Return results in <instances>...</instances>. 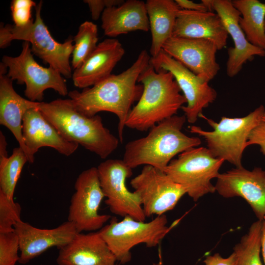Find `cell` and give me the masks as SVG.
Masks as SVG:
<instances>
[{
	"label": "cell",
	"instance_id": "33",
	"mask_svg": "<svg viewBox=\"0 0 265 265\" xmlns=\"http://www.w3.org/2000/svg\"><path fill=\"white\" fill-rule=\"evenodd\" d=\"M257 145L261 152L265 155V123L263 121L250 133L247 142V147Z\"/></svg>",
	"mask_w": 265,
	"mask_h": 265
},
{
	"label": "cell",
	"instance_id": "8",
	"mask_svg": "<svg viewBox=\"0 0 265 265\" xmlns=\"http://www.w3.org/2000/svg\"><path fill=\"white\" fill-rule=\"evenodd\" d=\"M224 161L213 157L207 148L197 147L179 154L163 171L182 186L186 194L196 202L203 196L215 192L211 181L217 178Z\"/></svg>",
	"mask_w": 265,
	"mask_h": 265
},
{
	"label": "cell",
	"instance_id": "6",
	"mask_svg": "<svg viewBox=\"0 0 265 265\" xmlns=\"http://www.w3.org/2000/svg\"><path fill=\"white\" fill-rule=\"evenodd\" d=\"M42 1L37 4L35 7V20L27 26H0V47L3 49L9 46L14 40L28 42L33 54L58 71L63 77L72 78L70 57L74 48L73 39L69 38L62 43L54 40L42 18Z\"/></svg>",
	"mask_w": 265,
	"mask_h": 265
},
{
	"label": "cell",
	"instance_id": "29",
	"mask_svg": "<svg viewBox=\"0 0 265 265\" xmlns=\"http://www.w3.org/2000/svg\"><path fill=\"white\" fill-rule=\"evenodd\" d=\"M20 205L0 191V233L15 231L14 226L21 219Z\"/></svg>",
	"mask_w": 265,
	"mask_h": 265
},
{
	"label": "cell",
	"instance_id": "16",
	"mask_svg": "<svg viewBox=\"0 0 265 265\" xmlns=\"http://www.w3.org/2000/svg\"><path fill=\"white\" fill-rule=\"evenodd\" d=\"M20 245L19 263L26 264L53 247L58 249L69 243L78 233L68 220L51 229L36 228L22 220L14 226Z\"/></svg>",
	"mask_w": 265,
	"mask_h": 265
},
{
	"label": "cell",
	"instance_id": "24",
	"mask_svg": "<svg viewBox=\"0 0 265 265\" xmlns=\"http://www.w3.org/2000/svg\"><path fill=\"white\" fill-rule=\"evenodd\" d=\"M145 2L152 36L150 53L154 57L172 36L177 13L181 8L172 0H147Z\"/></svg>",
	"mask_w": 265,
	"mask_h": 265
},
{
	"label": "cell",
	"instance_id": "17",
	"mask_svg": "<svg viewBox=\"0 0 265 265\" xmlns=\"http://www.w3.org/2000/svg\"><path fill=\"white\" fill-rule=\"evenodd\" d=\"M213 7L221 18L228 33L233 39L234 47L228 49L226 74L229 77L236 76L243 65L251 61L254 56L264 57L265 50L251 44L239 25V12L229 0H213Z\"/></svg>",
	"mask_w": 265,
	"mask_h": 265
},
{
	"label": "cell",
	"instance_id": "38",
	"mask_svg": "<svg viewBox=\"0 0 265 265\" xmlns=\"http://www.w3.org/2000/svg\"><path fill=\"white\" fill-rule=\"evenodd\" d=\"M262 121L265 123V113L263 116Z\"/></svg>",
	"mask_w": 265,
	"mask_h": 265
},
{
	"label": "cell",
	"instance_id": "5",
	"mask_svg": "<svg viewBox=\"0 0 265 265\" xmlns=\"http://www.w3.org/2000/svg\"><path fill=\"white\" fill-rule=\"evenodd\" d=\"M265 108L260 105L254 111L242 117L230 118L222 116L219 122L208 118L202 113L199 117L205 119L212 128L207 131L201 127H189L190 132L203 137L212 155L234 165L242 167L243 152L247 147V142L251 132L262 121Z\"/></svg>",
	"mask_w": 265,
	"mask_h": 265
},
{
	"label": "cell",
	"instance_id": "39",
	"mask_svg": "<svg viewBox=\"0 0 265 265\" xmlns=\"http://www.w3.org/2000/svg\"><path fill=\"white\" fill-rule=\"evenodd\" d=\"M263 220L265 221V216Z\"/></svg>",
	"mask_w": 265,
	"mask_h": 265
},
{
	"label": "cell",
	"instance_id": "25",
	"mask_svg": "<svg viewBox=\"0 0 265 265\" xmlns=\"http://www.w3.org/2000/svg\"><path fill=\"white\" fill-rule=\"evenodd\" d=\"M240 13L239 25L247 40L265 50V3L258 0H233Z\"/></svg>",
	"mask_w": 265,
	"mask_h": 265
},
{
	"label": "cell",
	"instance_id": "35",
	"mask_svg": "<svg viewBox=\"0 0 265 265\" xmlns=\"http://www.w3.org/2000/svg\"><path fill=\"white\" fill-rule=\"evenodd\" d=\"M175 1L182 9L201 12L209 11L202 2L196 3L188 0H175Z\"/></svg>",
	"mask_w": 265,
	"mask_h": 265
},
{
	"label": "cell",
	"instance_id": "28",
	"mask_svg": "<svg viewBox=\"0 0 265 265\" xmlns=\"http://www.w3.org/2000/svg\"><path fill=\"white\" fill-rule=\"evenodd\" d=\"M98 41L97 26L92 22L85 21L79 26L74 37L72 53V68L80 67L97 47Z\"/></svg>",
	"mask_w": 265,
	"mask_h": 265
},
{
	"label": "cell",
	"instance_id": "1",
	"mask_svg": "<svg viewBox=\"0 0 265 265\" xmlns=\"http://www.w3.org/2000/svg\"><path fill=\"white\" fill-rule=\"evenodd\" d=\"M151 56L142 50L133 63L118 75L107 78L80 92L73 90L68 96L76 109L89 117L101 111L114 113L119 120L118 131L122 142L123 132L132 105L138 101L143 87L137 84L141 73L149 66Z\"/></svg>",
	"mask_w": 265,
	"mask_h": 265
},
{
	"label": "cell",
	"instance_id": "22",
	"mask_svg": "<svg viewBox=\"0 0 265 265\" xmlns=\"http://www.w3.org/2000/svg\"><path fill=\"white\" fill-rule=\"evenodd\" d=\"M101 21L105 35L112 38L132 31L150 30L146 2L140 0H128L106 9Z\"/></svg>",
	"mask_w": 265,
	"mask_h": 265
},
{
	"label": "cell",
	"instance_id": "21",
	"mask_svg": "<svg viewBox=\"0 0 265 265\" xmlns=\"http://www.w3.org/2000/svg\"><path fill=\"white\" fill-rule=\"evenodd\" d=\"M116 261L98 231L78 233L56 258L59 265H115Z\"/></svg>",
	"mask_w": 265,
	"mask_h": 265
},
{
	"label": "cell",
	"instance_id": "30",
	"mask_svg": "<svg viewBox=\"0 0 265 265\" xmlns=\"http://www.w3.org/2000/svg\"><path fill=\"white\" fill-rule=\"evenodd\" d=\"M19 238L15 231L0 233V265H16L20 256Z\"/></svg>",
	"mask_w": 265,
	"mask_h": 265
},
{
	"label": "cell",
	"instance_id": "32",
	"mask_svg": "<svg viewBox=\"0 0 265 265\" xmlns=\"http://www.w3.org/2000/svg\"><path fill=\"white\" fill-rule=\"evenodd\" d=\"M91 12L92 19L97 20L101 16L104 11L109 7L118 6L123 3V0H85Z\"/></svg>",
	"mask_w": 265,
	"mask_h": 265
},
{
	"label": "cell",
	"instance_id": "10",
	"mask_svg": "<svg viewBox=\"0 0 265 265\" xmlns=\"http://www.w3.org/2000/svg\"><path fill=\"white\" fill-rule=\"evenodd\" d=\"M75 189L70 201L68 220L75 224L79 233L99 231L112 217L99 213L105 197L97 167H92L83 171L76 179Z\"/></svg>",
	"mask_w": 265,
	"mask_h": 265
},
{
	"label": "cell",
	"instance_id": "23",
	"mask_svg": "<svg viewBox=\"0 0 265 265\" xmlns=\"http://www.w3.org/2000/svg\"><path fill=\"white\" fill-rule=\"evenodd\" d=\"M12 81L6 74L0 73V124L11 131L27 159L23 136V121L26 111L37 107L39 102L19 95L13 88Z\"/></svg>",
	"mask_w": 265,
	"mask_h": 265
},
{
	"label": "cell",
	"instance_id": "26",
	"mask_svg": "<svg viewBox=\"0 0 265 265\" xmlns=\"http://www.w3.org/2000/svg\"><path fill=\"white\" fill-rule=\"evenodd\" d=\"M262 227L263 220L253 222L248 233L235 245L236 265H263L260 258Z\"/></svg>",
	"mask_w": 265,
	"mask_h": 265
},
{
	"label": "cell",
	"instance_id": "40",
	"mask_svg": "<svg viewBox=\"0 0 265 265\" xmlns=\"http://www.w3.org/2000/svg\"></svg>",
	"mask_w": 265,
	"mask_h": 265
},
{
	"label": "cell",
	"instance_id": "20",
	"mask_svg": "<svg viewBox=\"0 0 265 265\" xmlns=\"http://www.w3.org/2000/svg\"><path fill=\"white\" fill-rule=\"evenodd\" d=\"M172 36L207 40L220 50L226 46L228 33L216 13L180 9Z\"/></svg>",
	"mask_w": 265,
	"mask_h": 265
},
{
	"label": "cell",
	"instance_id": "4",
	"mask_svg": "<svg viewBox=\"0 0 265 265\" xmlns=\"http://www.w3.org/2000/svg\"><path fill=\"white\" fill-rule=\"evenodd\" d=\"M138 82L143 87L142 93L127 118L125 126L144 132L176 115L186 103L173 75L164 70L156 71L150 63L141 73Z\"/></svg>",
	"mask_w": 265,
	"mask_h": 265
},
{
	"label": "cell",
	"instance_id": "19",
	"mask_svg": "<svg viewBox=\"0 0 265 265\" xmlns=\"http://www.w3.org/2000/svg\"><path fill=\"white\" fill-rule=\"evenodd\" d=\"M125 53L118 39L109 38L104 40L98 44L82 65L74 70L72 78L74 85L84 89L107 78Z\"/></svg>",
	"mask_w": 265,
	"mask_h": 265
},
{
	"label": "cell",
	"instance_id": "7",
	"mask_svg": "<svg viewBox=\"0 0 265 265\" xmlns=\"http://www.w3.org/2000/svg\"><path fill=\"white\" fill-rule=\"evenodd\" d=\"M167 222L165 214L158 215L148 222L128 216L118 221L112 217L109 224L98 232L117 261L125 264L131 260L130 251L134 246L145 243L148 247H154L159 245L174 226H167Z\"/></svg>",
	"mask_w": 265,
	"mask_h": 265
},
{
	"label": "cell",
	"instance_id": "41",
	"mask_svg": "<svg viewBox=\"0 0 265 265\" xmlns=\"http://www.w3.org/2000/svg\"></svg>",
	"mask_w": 265,
	"mask_h": 265
},
{
	"label": "cell",
	"instance_id": "14",
	"mask_svg": "<svg viewBox=\"0 0 265 265\" xmlns=\"http://www.w3.org/2000/svg\"><path fill=\"white\" fill-rule=\"evenodd\" d=\"M215 191L224 198L240 197L250 205L258 220L265 216V170L235 167L217 177Z\"/></svg>",
	"mask_w": 265,
	"mask_h": 265
},
{
	"label": "cell",
	"instance_id": "12",
	"mask_svg": "<svg viewBox=\"0 0 265 265\" xmlns=\"http://www.w3.org/2000/svg\"><path fill=\"white\" fill-rule=\"evenodd\" d=\"M130 185L140 199L146 217L164 214L186 194L183 187L164 171L150 165H144Z\"/></svg>",
	"mask_w": 265,
	"mask_h": 265
},
{
	"label": "cell",
	"instance_id": "3",
	"mask_svg": "<svg viewBox=\"0 0 265 265\" xmlns=\"http://www.w3.org/2000/svg\"><path fill=\"white\" fill-rule=\"evenodd\" d=\"M186 121L185 115H175L156 125L145 136L126 144L122 159L132 169L144 165L163 171L177 155L201 144L198 137L182 132Z\"/></svg>",
	"mask_w": 265,
	"mask_h": 265
},
{
	"label": "cell",
	"instance_id": "34",
	"mask_svg": "<svg viewBox=\"0 0 265 265\" xmlns=\"http://www.w3.org/2000/svg\"><path fill=\"white\" fill-rule=\"evenodd\" d=\"M236 255L233 252L228 258H222L218 253L208 256L204 261L205 265H236Z\"/></svg>",
	"mask_w": 265,
	"mask_h": 265
},
{
	"label": "cell",
	"instance_id": "13",
	"mask_svg": "<svg viewBox=\"0 0 265 265\" xmlns=\"http://www.w3.org/2000/svg\"><path fill=\"white\" fill-rule=\"evenodd\" d=\"M150 64L156 71H167L174 76L186 101L187 105L181 108L188 123H195L202 113L203 109L216 100L217 92L208 82L202 81L197 76L163 50L151 57Z\"/></svg>",
	"mask_w": 265,
	"mask_h": 265
},
{
	"label": "cell",
	"instance_id": "11",
	"mask_svg": "<svg viewBox=\"0 0 265 265\" xmlns=\"http://www.w3.org/2000/svg\"><path fill=\"white\" fill-rule=\"evenodd\" d=\"M101 188L106 198V204L113 214L121 217L130 216L145 221V215L140 199L126 186V180L132 170L123 159H109L97 167Z\"/></svg>",
	"mask_w": 265,
	"mask_h": 265
},
{
	"label": "cell",
	"instance_id": "37",
	"mask_svg": "<svg viewBox=\"0 0 265 265\" xmlns=\"http://www.w3.org/2000/svg\"><path fill=\"white\" fill-rule=\"evenodd\" d=\"M261 251L265 265V221L263 220L262 234L261 239Z\"/></svg>",
	"mask_w": 265,
	"mask_h": 265
},
{
	"label": "cell",
	"instance_id": "36",
	"mask_svg": "<svg viewBox=\"0 0 265 265\" xmlns=\"http://www.w3.org/2000/svg\"><path fill=\"white\" fill-rule=\"evenodd\" d=\"M7 142L6 138L2 132H0V162L5 160L8 158L6 150Z\"/></svg>",
	"mask_w": 265,
	"mask_h": 265
},
{
	"label": "cell",
	"instance_id": "18",
	"mask_svg": "<svg viewBox=\"0 0 265 265\" xmlns=\"http://www.w3.org/2000/svg\"><path fill=\"white\" fill-rule=\"evenodd\" d=\"M23 136L27 151L28 162L32 163L34 155L43 147H49L66 156L73 154L79 147L65 139L41 113L37 107L28 109L23 121Z\"/></svg>",
	"mask_w": 265,
	"mask_h": 265
},
{
	"label": "cell",
	"instance_id": "9",
	"mask_svg": "<svg viewBox=\"0 0 265 265\" xmlns=\"http://www.w3.org/2000/svg\"><path fill=\"white\" fill-rule=\"evenodd\" d=\"M30 44L24 41L20 54L15 57L4 55L1 63L7 69V76L19 84H25V95L33 102H41L44 92L52 89L62 96L68 94L66 81L56 70L44 67L34 59Z\"/></svg>",
	"mask_w": 265,
	"mask_h": 265
},
{
	"label": "cell",
	"instance_id": "27",
	"mask_svg": "<svg viewBox=\"0 0 265 265\" xmlns=\"http://www.w3.org/2000/svg\"><path fill=\"white\" fill-rule=\"evenodd\" d=\"M28 162L20 147L13 149L12 155L0 162V191L14 199L15 187L24 165Z\"/></svg>",
	"mask_w": 265,
	"mask_h": 265
},
{
	"label": "cell",
	"instance_id": "31",
	"mask_svg": "<svg viewBox=\"0 0 265 265\" xmlns=\"http://www.w3.org/2000/svg\"><path fill=\"white\" fill-rule=\"evenodd\" d=\"M37 3L32 0H13L10 9L14 25L18 27L25 26L33 20L31 16V9Z\"/></svg>",
	"mask_w": 265,
	"mask_h": 265
},
{
	"label": "cell",
	"instance_id": "2",
	"mask_svg": "<svg viewBox=\"0 0 265 265\" xmlns=\"http://www.w3.org/2000/svg\"><path fill=\"white\" fill-rule=\"evenodd\" d=\"M37 108L65 139L81 145L103 159L118 147L119 140L104 126L101 116L85 115L70 99L39 102Z\"/></svg>",
	"mask_w": 265,
	"mask_h": 265
},
{
	"label": "cell",
	"instance_id": "15",
	"mask_svg": "<svg viewBox=\"0 0 265 265\" xmlns=\"http://www.w3.org/2000/svg\"><path fill=\"white\" fill-rule=\"evenodd\" d=\"M162 50L203 82L209 83L220 70L216 59L218 49L210 41L172 36L164 43Z\"/></svg>",
	"mask_w": 265,
	"mask_h": 265
}]
</instances>
